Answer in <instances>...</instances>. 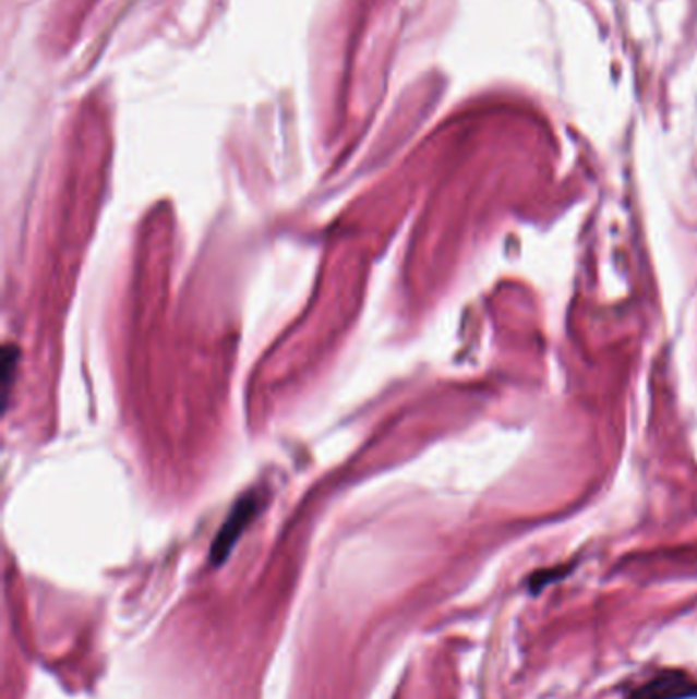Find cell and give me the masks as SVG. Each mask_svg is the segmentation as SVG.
I'll list each match as a JSON object with an SVG mask.
<instances>
[{"label":"cell","mask_w":697,"mask_h":699,"mask_svg":"<svg viewBox=\"0 0 697 699\" xmlns=\"http://www.w3.org/2000/svg\"><path fill=\"white\" fill-rule=\"evenodd\" d=\"M626 699H697V682L682 668H665L636 685Z\"/></svg>","instance_id":"cell-1"},{"label":"cell","mask_w":697,"mask_h":699,"mask_svg":"<svg viewBox=\"0 0 697 699\" xmlns=\"http://www.w3.org/2000/svg\"><path fill=\"white\" fill-rule=\"evenodd\" d=\"M260 499L259 495H248L242 497L236 507L231 509L228 521L224 523L221 532L217 534V540L213 542L212 561L215 565H221L229 553L233 551L236 542L242 537L243 530L248 528V523L254 520V516L259 514Z\"/></svg>","instance_id":"cell-2"}]
</instances>
